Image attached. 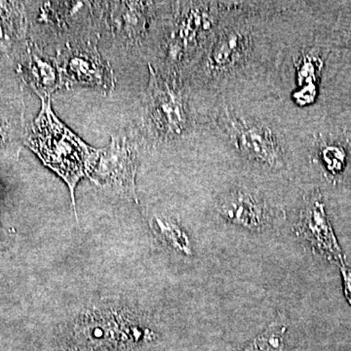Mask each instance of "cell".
<instances>
[{
    "mask_svg": "<svg viewBox=\"0 0 351 351\" xmlns=\"http://www.w3.org/2000/svg\"><path fill=\"white\" fill-rule=\"evenodd\" d=\"M56 60L64 88H98L107 94L114 89V73L110 62L101 56L96 41L66 46L57 51Z\"/></svg>",
    "mask_w": 351,
    "mask_h": 351,
    "instance_id": "9",
    "label": "cell"
},
{
    "mask_svg": "<svg viewBox=\"0 0 351 351\" xmlns=\"http://www.w3.org/2000/svg\"><path fill=\"white\" fill-rule=\"evenodd\" d=\"M152 230H154L169 245L173 250L191 256V247L188 234L181 228L179 223H176L172 219L161 218V217H154L151 221Z\"/></svg>",
    "mask_w": 351,
    "mask_h": 351,
    "instance_id": "13",
    "label": "cell"
},
{
    "mask_svg": "<svg viewBox=\"0 0 351 351\" xmlns=\"http://www.w3.org/2000/svg\"><path fill=\"white\" fill-rule=\"evenodd\" d=\"M217 124L234 147L251 162L270 170H280L287 164V152L280 136L263 121L225 110Z\"/></svg>",
    "mask_w": 351,
    "mask_h": 351,
    "instance_id": "6",
    "label": "cell"
},
{
    "mask_svg": "<svg viewBox=\"0 0 351 351\" xmlns=\"http://www.w3.org/2000/svg\"><path fill=\"white\" fill-rule=\"evenodd\" d=\"M232 5V2H170L152 66L161 75L186 83Z\"/></svg>",
    "mask_w": 351,
    "mask_h": 351,
    "instance_id": "1",
    "label": "cell"
},
{
    "mask_svg": "<svg viewBox=\"0 0 351 351\" xmlns=\"http://www.w3.org/2000/svg\"><path fill=\"white\" fill-rule=\"evenodd\" d=\"M295 232L311 247L313 253L329 262L343 265V252L328 219L319 191H313L304 198Z\"/></svg>",
    "mask_w": 351,
    "mask_h": 351,
    "instance_id": "10",
    "label": "cell"
},
{
    "mask_svg": "<svg viewBox=\"0 0 351 351\" xmlns=\"http://www.w3.org/2000/svg\"><path fill=\"white\" fill-rule=\"evenodd\" d=\"M321 160L328 172L332 175L339 174L346 164V154L343 147L336 145H327L321 149Z\"/></svg>",
    "mask_w": 351,
    "mask_h": 351,
    "instance_id": "15",
    "label": "cell"
},
{
    "mask_svg": "<svg viewBox=\"0 0 351 351\" xmlns=\"http://www.w3.org/2000/svg\"><path fill=\"white\" fill-rule=\"evenodd\" d=\"M252 4L232 2L230 12L186 78V86H221L249 68L260 36L250 20Z\"/></svg>",
    "mask_w": 351,
    "mask_h": 351,
    "instance_id": "2",
    "label": "cell"
},
{
    "mask_svg": "<svg viewBox=\"0 0 351 351\" xmlns=\"http://www.w3.org/2000/svg\"><path fill=\"white\" fill-rule=\"evenodd\" d=\"M10 136V126L0 120V156L8 152Z\"/></svg>",
    "mask_w": 351,
    "mask_h": 351,
    "instance_id": "16",
    "label": "cell"
},
{
    "mask_svg": "<svg viewBox=\"0 0 351 351\" xmlns=\"http://www.w3.org/2000/svg\"><path fill=\"white\" fill-rule=\"evenodd\" d=\"M149 78L143 95L138 131L152 147H167L186 140L195 129L186 83L159 73L149 64Z\"/></svg>",
    "mask_w": 351,
    "mask_h": 351,
    "instance_id": "3",
    "label": "cell"
},
{
    "mask_svg": "<svg viewBox=\"0 0 351 351\" xmlns=\"http://www.w3.org/2000/svg\"><path fill=\"white\" fill-rule=\"evenodd\" d=\"M105 1L43 2L38 23L57 50L66 46L98 41L104 23Z\"/></svg>",
    "mask_w": 351,
    "mask_h": 351,
    "instance_id": "5",
    "label": "cell"
},
{
    "mask_svg": "<svg viewBox=\"0 0 351 351\" xmlns=\"http://www.w3.org/2000/svg\"><path fill=\"white\" fill-rule=\"evenodd\" d=\"M40 113L34 122L29 143L43 162L68 184L73 211H76V184L87 177L99 149L87 145L64 125L51 107V98L41 99Z\"/></svg>",
    "mask_w": 351,
    "mask_h": 351,
    "instance_id": "4",
    "label": "cell"
},
{
    "mask_svg": "<svg viewBox=\"0 0 351 351\" xmlns=\"http://www.w3.org/2000/svg\"><path fill=\"white\" fill-rule=\"evenodd\" d=\"M343 282H345V294L351 304V269H343Z\"/></svg>",
    "mask_w": 351,
    "mask_h": 351,
    "instance_id": "17",
    "label": "cell"
},
{
    "mask_svg": "<svg viewBox=\"0 0 351 351\" xmlns=\"http://www.w3.org/2000/svg\"><path fill=\"white\" fill-rule=\"evenodd\" d=\"M159 2L105 1L104 24L115 43L126 49H142L154 34L160 36L163 20Z\"/></svg>",
    "mask_w": 351,
    "mask_h": 351,
    "instance_id": "7",
    "label": "cell"
},
{
    "mask_svg": "<svg viewBox=\"0 0 351 351\" xmlns=\"http://www.w3.org/2000/svg\"><path fill=\"white\" fill-rule=\"evenodd\" d=\"M138 166L136 145L126 137L112 136L108 147L99 149L88 178L138 202L136 175Z\"/></svg>",
    "mask_w": 351,
    "mask_h": 351,
    "instance_id": "8",
    "label": "cell"
},
{
    "mask_svg": "<svg viewBox=\"0 0 351 351\" xmlns=\"http://www.w3.org/2000/svg\"><path fill=\"white\" fill-rule=\"evenodd\" d=\"M25 75L41 99L51 98L55 92L64 88L56 57L48 56L38 47L29 50Z\"/></svg>",
    "mask_w": 351,
    "mask_h": 351,
    "instance_id": "12",
    "label": "cell"
},
{
    "mask_svg": "<svg viewBox=\"0 0 351 351\" xmlns=\"http://www.w3.org/2000/svg\"><path fill=\"white\" fill-rule=\"evenodd\" d=\"M218 212L228 223L255 232L269 228L280 217V211L269 205L260 193L245 189H233L221 196Z\"/></svg>",
    "mask_w": 351,
    "mask_h": 351,
    "instance_id": "11",
    "label": "cell"
},
{
    "mask_svg": "<svg viewBox=\"0 0 351 351\" xmlns=\"http://www.w3.org/2000/svg\"><path fill=\"white\" fill-rule=\"evenodd\" d=\"M285 332V325L272 323L245 351H283Z\"/></svg>",
    "mask_w": 351,
    "mask_h": 351,
    "instance_id": "14",
    "label": "cell"
},
{
    "mask_svg": "<svg viewBox=\"0 0 351 351\" xmlns=\"http://www.w3.org/2000/svg\"><path fill=\"white\" fill-rule=\"evenodd\" d=\"M0 233H1V226H0Z\"/></svg>",
    "mask_w": 351,
    "mask_h": 351,
    "instance_id": "18",
    "label": "cell"
}]
</instances>
